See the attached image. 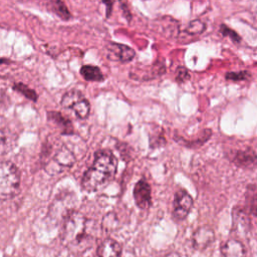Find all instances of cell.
<instances>
[{
	"instance_id": "cell-1",
	"label": "cell",
	"mask_w": 257,
	"mask_h": 257,
	"mask_svg": "<svg viewBox=\"0 0 257 257\" xmlns=\"http://www.w3.org/2000/svg\"><path fill=\"white\" fill-rule=\"evenodd\" d=\"M117 160L108 150L95 152L91 167H89L81 178V187L86 192H95L102 189L115 176Z\"/></svg>"
},
{
	"instance_id": "cell-2",
	"label": "cell",
	"mask_w": 257,
	"mask_h": 257,
	"mask_svg": "<svg viewBox=\"0 0 257 257\" xmlns=\"http://www.w3.org/2000/svg\"><path fill=\"white\" fill-rule=\"evenodd\" d=\"M89 220L78 211L70 210L63 217L60 232L62 244L71 251L85 250L92 242L88 231Z\"/></svg>"
},
{
	"instance_id": "cell-3",
	"label": "cell",
	"mask_w": 257,
	"mask_h": 257,
	"mask_svg": "<svg viewBox=\"0 0 257 257\" xmlns=\"http://www.w3.org/2000/svg\"><path fill=\"white\" fill-rule=\"evenodd\" d=\"M20 189V173L11 162H0V200L14 198Z\"/></svg>"
},
{
	"instance_id": "cell-4",
	"label": "cell",
	"mask_w": 257,
	"mask_h": 257,
	"mask_svg": "<svg viewBox=\"0 0 257 257\" xmlns=\"http://www.w3.org/2000/svg\"><path fill=\"white\" fill-rule=\"evenodd\" d=\"M61 105L65 108H70L78 118H86L90 112L89 101L78 90H69L63 94Z\"/></svg>"
},
{
	"instance_id": "cell-5",
	"label": "cell",
	"mask_w": 257,
	"mask_h": 257,
	"mask_svg": "<svg viewBox=\"0 0 257 257\" xmlns=\"http://www.w3.org/2000/svg\"><path fill=\"white\" fill-rule=\"evenodd\" d=\"M194 205V200L191 195L184 189L175 193L173 202V217L177 221L184 220L190 213Z\"/></svg>"
},
{
	"instance_id": "cell-6",
	"label": "cell",
	"mask_w": 257,
	"mask_h": 257,
	"mask_svg": "<svg viewBox=\"0 0 257 257\" xmlns=\"http://www.w3.org/2000/svg\"><path fill=\"white\" fill-rule=\"evenodd\" d=\"M191 240L192 246L196 250L203 251L215 241V232L207 225L200 226L193 232Z\"/></svg>"
},
{
	"instance_id": "cell-7",
	"label": "cell",
	"mask_w": 257,
	"mask_h": 257,
	"mask_svg": "<svg viewBox=\"0 0 257 257\" xmlns=\"http://www.w3.org/2000/svg\"><path fill=\"white\" fill-rule=\"evenodd\" d=\"M133 195L135 203L140 209L146 210L149 209L150 206L152 205L151 187L145 179H142L139 182H137V184L134 187Z\"/></svg>"
},
{
	"instance_id": "cell-8",
	"label": "cell",
	"mask_w": 257,
	"mask_h": 257,
	"mask_svg": "<svg viewBox=\"0 0 257 257\" xmlns=\"http://www.w3.org/2000/svg\"><path fill=\"white\" fill-rule=\"evenodd\" d=\"M135 50L125 44L109 42L106 45V56L110 60L128 62L135 57Z\"/></svg>"
},
{
	"instance_id": "cell-9",
	"label": "cell",
	"mask_w": 257,
	"mask_h": 257,
	"mask_svg": "<svg viewBox=\"0 0 257 257\" xmlns=\"http://www.w3.org/2000/svg\"><path fill=\"white\" fill-rule=\"evenodd\" d=\"M135 71L136 73H130L132 78L140 80H150L163 75L166 71V66L163 60H158L153 65L145 66L144 68H138Z\"/></svg>"
},
{
	"instance_id": "cell-10",
	"label": "cell",
	"mask_w": 257,
	"mask_h": 257,
	"mask_svg": "<svg viewBox=\"0 0 257 257\" xmlns=\"http://www.w3.org/2000/svg\"><path fill=\"white\" fill-rule=\"evenodd\" d=\"M232 220H233V230L237 235L246 236L251 230L250 218L245 210L242 208L235 207L232 211Z\"/></svg>"
},
{
	"instance_id": "cell-11",
	"label": "cell",
	"mask_w": 257,
	"mask_h": 257,
	"mask_svg": "<svg viewBox=\"0 0 257 257\" xmlns=\"http://www.w3.org/2000/svg\"><path fill=\"white\" fill-rule=\"evenodd\" d=\"M122 248L120 244L113 239L103 240L96 248L97 257H119Z\"/></svg>"
},
{
	"instance_id": "cell-12",
	"label": "cell",
	"mask_w": 257,
	"mask_h": 257,
	"mask_svg": "<svg viewBox=\"0 0 257 257\" xmlns=\"http://www.w3.org/2000/svg\"><path fill=\"white\" fill-rule=\"evenodd\" d=\"M222 257H246V249L243 243L235 238L227 240L221 248Z\"/></svg>"
},
{
	"instance_id": "cell-13",
	"label": "cell",
	"mask_w": 257,
	"mask_h": 257,
	"mask_svg": "<svg viewBox=\"0 0 257 257\" xmlns=\"http://www.w3.org/2000/svg\"><path fill=\"white\" fill-rule=\"evenodd\" d=\"M47 119L55 123L60 130L62 135H73L74 130L72 122L59 111H47Z\"/></svg>"
},
{
	"instance_id": "cell-14",
	"label": "cell",
	"mask_w": 257,
	"mask_h": 257,
	"mask_svg": "<svg viewBox=\"0 0 257 257\" xmlns=\"http://www.w3.org/2000/svg\"><path fill=\"white\" fill-rule=\"evenodd\" d=\"M256 162V154L252 149L246 150H239L236 152L233 163L236 164L238 167L242 168H250L255 165Z\"/></svg>"
},
{
	"instance_id": "cell-15",
	"label": "cell",
	"mask_w": 257,
	"mask_h": 257,
	"mask_svg": "<svg viewBox=\"0 0 257 257\" xmlns=\"http://www.w3.org/2000/svg\"><path fill=\"white\" fill-rule=\"evenodd\" d=\"M74 162L75 158L73 154L65 147L58 150L52 160V163L60 168V170L63 168H70L74 164Z\"/></svg>"
},
{
	"instance_id": "cell-16",
	"label": "cell",
	"mask_w": 257,
	"mask_h": 257,
	"mask_svg": "<svg viewBox=\"0 0 257 257\" xmlns=\"http://www.w3.org/2000/svg\"><path fill=\"white\" fill-rule=\"evenodd\" d=\"M211 136H212V131L210 128H205L202 131L201 135L196 140H185L184 138H182L178 135L174 136V140L176 142H178L179 144L186 146L188 148H198V147L204 145L211 138Z\"/></svg>"
},
{
	"instance_id": "cell-17",
	"label": "cell",
	"mask_w": 257,
	"mask_h": 257,
	"mask_svg": "<svg viewBox=\"0 0 257 257\" xmlns=\"http://www.w3.org/2000/svg\"><path fill=\"white\" fill-rule=\"evenodd\" d=\"M79 73L87 81H102L104 75L98 66L94 65H82Z\"/></svg>"
},
{
	"instance_id": "cell-18",
	"label": "cell",
	"mask_w": 257,
	"mask_h": 257,
	"mask_svg": "<svg viewBox=\"0 0 257 257\" xmlns=\"http://www.w3.org/2000/svg\"><path fill=\"white\" fill-rule=\"evenodd\" d=\"M51 7L50 9L62 20H69L71 18V14L68 10V8L66 7V5L64 4V2L62 0H51L50 2Z\"/></svg>"
},
{
	"instance_id": "cell-19",
	"label": "cell",
	"mask_w": 257,
	"mask_h": 257,
	"mask_svg": "<svg viewBox=\"0 0 257 257\" xmlns=\"http://www.w3.org/2000/svg\"><path fill=\"white\" fill-rule=\"evenodd\" d=\"M149 140H150V148L152 149L165 145L166 140H165L162 127L154 125L153 132L149 133Z\"/></svg>"
},
{
	"instance_id": "cell-20",
	"label": "cell",
	"mask_w": 257,
	"mask_h": 257,
	"mask_svg": "<svg viewBox=\"0 0 257 257\" xmlns=\"http://www.w3.org/2000/svg\"><path fill=\"white\" fill-rule=\"evenodd\" d=\"M101 227H102L103 231L108 232V233L116 230L119 227V222H118L117 216L112 212L107 213L102 219Z\"/></svg>"
},
{
	"instance_id": "cell-21",
	"label": "cell",
	"mask_w": 257,
	"mask_h": 257,
	"mask_svg": "<svg viewBox=\"0 0 257 257\" xmlns=\"http://www.w3.org/2000/svg\"><path fill=\"white\" fill-rule=\"evenodd\" d=\"M246 205L249 208V213L256 216V187L249 185L246 191Z\"/></svg>"
},
{
	"instance_id": "cell-22",
	"label": "cell",
	"mask_w": 257,
	"mask_h": 257,
	"mask_svg": "<svg viewBox=\"0 0 257 257\" xmlns=\"http://www.w3.org/2000/svg\"><path fill=\"white\" fill-rule=\"evenodd\" d=\"M13 89L20 92L21 94H23L26 98L32 100V101H37L38 99V95L36 93L35 90H33L32 88H30L28 85L22 83V82H17L13 85Z\"/></svg>"
},
{
	"instance_id": "cell-23",
	"label": "cell",
	"mask_w": 257,
	"mask_h": 257,
	"mask_svg": "<svg viewBox=\"0 0 257 257\" xmlns=\"http://www.w3.org/2000/svg\"><path fill=\"white\" fill-rule=\"evenodd\" d=\"M205 29H206V24L200 19H196V20H192L189 23L188 27L185 29V32L190 35H197V34L203 33Z\"/></svg>"
},
{
	"instance_id": "cell-24",
	"label": "cell",
	"mask_w": 257,
	"mask_h": 257,
	"mask_svg": "<svg viewBox=\"0 0 257 257\" xmlns=\"http://www.w3.org/2000/svg\"><path fill=\"white\" fill-rule=\"evenodd\" d=\"M220 32L224 37H229L234 43H240L241 42V36L233 29H231L226 24L220 25Z\"/></svg>"
},
{
	"instance_id": "cell-25",
	"label": "cell",
	"mask_w": 257,
	"mask_h": 257,
	"mask_svg": "<svg viewBox=\"0 0 257 257\" xmlns=\"http://www.w3.org/2000/svg\"><path fill=\"white\" fill-rule=\"evenodd\" d=\"M250 77V72L247 70H241V71H230L225 74V78L227 80L232 81H241L246 80Z\"/></svg>"
},
{
	"instance_id": "cell-26",
	"label": "cell",
	"mask_w": 257,
	"mask_h": 257,
	"mask_svg": "<svg viewBox=\"0 0 257 257\" xmlns=\"http://www.w3.org/2000/svg\"><path fill=\"white\" fill-rule=\"evenodd\" d=\"M190 78V73L185 66H179L176 71V81L178 83H183Z\"/></svg>"
},
{
	"instance_id": "cell-27",
	"label": "cell",
	"mask_w": 257,
	"mask_h": 257,
	"mask_svg": "<svg viewBox=\"0 0 257 257\" xmlns=\"http://www.w3.org/2000/svg\"><path fill=\"white\" fill-rule=\"evenodd\" d=\"M9 150L8 137L3 130H0V156L6 154Z\"/></svg>"
},
{
	"instance_id": "cell-28",
	"label": "cell",
	"mask_w": 257,
	"mask_h": 257,
	"mask_svg": "<svg viewBox=\"0 0 257 257\" xmlns=\"http://www.w3.org/2000/svg\"><path fill=\"white\" fill-rule=\"evenodd\" d=\"M119 6H120V9L122 11V14L124 16V18L126 19L127 22H130L133 18V15L130 11V8H128V3H127V0H119Z\"/></svg>"
},
{
	"instance_id": "cell-29",
	"label": "cell",
	"mask_w": 257,
	"mask_h": 257,
	"mask_svg": "<svg viewBox=\"0 0 257 257\" xmlns=\"http://www.w3.org/2000/svg\"><path fill=\"white\" fill-rule=\"evenodd\" d=\"M102 3L105 5V15L108 18L111 15L112 12V6H113V1L112 0H101Z\"/></svg>"
},
{
	"instance_id": "cell-30",
	"label": "cell",
	"mask_w": 257,
	"mask_h": 257,
	"mask_svg": "<svg viewBox=\"0 0 257 257\" xmlns=\"http://www.w3.org/2000/svg\"><path fill=\"white\" fill-rule=\"evenodd\" d=\"M119 257H135V254L133 253V252H131V251H121V253H120V256Z\"/></svg>"
},
{
	"instance_id": "cell-31",
	"label": "cell",
	"mask_w": 257,
	"mask_h": 257,
	"mask_svg": "<svg viewBox=\"0 0 257 257\" xmlns=\"http://www.w3.org/2000/svg\"><path fill=\"white\" fill-rule=\"evenodd\" d=\"M164 257H183V256L178 252H171V253H168L167 255H165Z\"/></svg>"
},
{
	"instance_id": "cell-32",
	"label": "cell",
	"mask_w": 257,
	"mask_h": 257,
	"mask_svg": "<svg viewBox=\"0 0 257 257\" xmlns=\"http://www.w3.org/2000/svg\"><path fill=\"white\" fill-rule=\"evenodd\" d=\"M3 95H4V89L0 86V102H1L2 99H3Z\"/></svg>"
}]
</instances>
